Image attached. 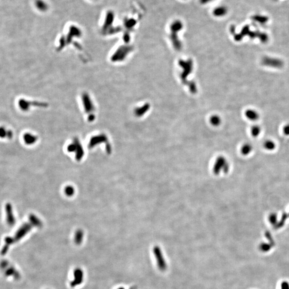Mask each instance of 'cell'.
Here are the masks:
<instances>
[{"mask_svg": "<svg viewBox=\"0 0 289 289\" xmlns=\"http://www.w3.org/2000/svg\"><path fill=\"white\" fill-rule=\"evenodd\" d=\"M230 170V164L226 158L223 156L217 158L214 163L213 170L214 174L218 175L221 173H228Z\"/></svg>", "mask_w": 289, "mask_h": 289, "instance_id": "cell-1", "label": "cell"}, {"mask_svg": "<svg viewBox=\"0 0 289 289\" xmlns=\"http://www.w3.org/2000/svg\"><path fill=\"white\" fill-rule=\"evenodd\" d=\"M261 63L263 66L275 69L282 68L284 65V62L281 59L269 56L263 57L261 60Z\"/></svg>", "mask_w": 289, "mask_h": 289, "instance_id": "cell-2", "label": "cell"}, {"mask_svg": "<svg viewBox=\"0 0 289 289\" xmlns=\"http://www.w3.org/2000/svg\"><path fill=\"white\" fill-rule=\"evenodd\" d=\"M245 116L247 119L252 121H257L260 115L258 113L257 111L254 109H248L245 112Z\"/></svg>", "mask_w": 289, "mask_h": 289, "instance_id": "cell-3", "label": "cell"}, {"mask_svg": "<svg viewBox=\"0 0 289 289\" xmlns=\"http://www.w3.org/2000/svg\"><path fill=\"white\" fill-rule=\"evenodd\" d=\"M263 147L266 151L271 152V151H274L276 149V144L272 140L267 139L264 141V143H263Z\"/></svg>", "mask_w": 289, "mask_h": 289, "instance_id": "cell-4", "label": "cell"}, {"mask_svg": "<svg viewBox=\"0 0 289 289\" xmlns=\"http://www.w3.org/2000/svg\"><path fill=\"white\" fill-rule=\"evenodd\" d=\"M253 147L250 143L243 144L241 148V153L244 156H247L252 152Z\"/></svg>", "mask_w": 289, "mask_h": 289, "instance_id": "cell-5", "label": "cell"}, {"mask_svg": "<svg viewBox=\"0 0 289 289\" xmlns=\"http://www.w3.org/2000/svg\"><path fill=\"white\" fill-rule=\"evenodd\" d=\"M154 253H155L156 257H157L158 259V264L159 265V267H161L160 268H161V269H164V268H164L165 267V263H164V260H163V258H162L161 252V251L160 250V249L158 247L155 248V249H154Z\"/></svg>", "mask_w": 289, "mask_h": 289, "instance_id": "cell-6", "label": "cell"}, {"mask_svg": "<svg viewBox=\"0 0 289 289\" xmlns=\"http://www.w3.org/2000/svg\"><path fill=\"white\" fill-rule=\"evenodd\" d=\"M268 220L269 221V222L270 223V224L275 227L277 225L278 222L279 221L278 215L275 213H271L268 215Z\"/></svg>", "mask_w": 289, "mask_h": 289, "instance_id": "cell-7", "label": "cell"}, {"mask_svg": "<svg viewBox=\"0 0 289 289\" xmlns=\"http://www.w3.org/2000/svg\"><path fill=\"white\" fill-rule=\"evenodd\" d=\"M288 217H289V216H288L287 213H284L283 214H282L281 219H279L278 223L277 224V225L276 226H275L274 228L275 229H277H277H279L282 228V227L285 225L287 219Z\"/></svg>", "mask_w": 289, "mask_h": 289, "instance_id": "cell-8", "label": "cell"}, {"mask_svg": "<svg viewBox=\"0 0 289 289\" xmlns=\"http://www.w3.org/2000/svg\"><path fill=\"white\" fill-rule=\"evenodd\" d=\"M252 20L257 22L259 24H265L268 22V18L267 16L261 15H255L252 17Z\"/></svg>", "mask_w": 289, "mask_h": 289, "instance_id": "cell-9", "label": "cell"}, {"mask_svg": "<svg viewBox=\"0 0 289 289\" xmlns=\"http://www.w3.org/2000/svg\"><path fill=\"white\" fill-rule=\"evenodd\" d=\"M35 5L37 8L42 11H46L48 9V5L43 0H37Z\"/></svg>", "mask_w": 289, "mask_h": 289, "instance_id": "cell-10", "label": "cell"}, {"mask_svg": "<svg viewBox=\"0 0 289 289\" xmlns=\"http://www.w3.org/2000/svg\"><path fill=\"white\" fill-rule=\"evenodd\" d=\"M272 247H273L269 243L262 242L260 243L259 245V250L264 253L269 252Z\"/></svg>", "mask_w": 289, "mask_h": 289, "instance_id": "cell-11", "label": "cell"}, {"mask_svg": "<svg viewBox=\"0 0 289 289\" xmlns=\"http://www.w3.org/2000/svg\"><path fill=\"white\" fill-rule=\"evenodd\" d=\"M261 128L258 125H253L251 129V135L254 138L258 137L261 134Z\"/></svg>", "mask_w": 289, "mask_h": 289, "instance_id": "cell-12", "label": "cell"}, {"mask_svg": "<svg viewBox=\"0 0 289 289\" xmlns=\"http://www.w3.org/2000/svg\"><path fill=\"white\" fill-rule=\"evenodd\" d=\"M227 12L226 8L221 7L218 8L214 10V15L217 16H222L225 15Z\"/></svg>", "mask_w": 289, "mask_h": 289, "instance_id": "cell-13", "label": "cell"}, {"mask_svg": "<svg viewBox=\"0 0 289 289\" xmlns=\"http://www.w3.org/2000/svg\"><path fill=\"white\" fill-rule=\"evenodd\" d=\"M265 236H266V237L268 241V243H269L272 246V247H274L275 245V242L274 239L272 237V235H271L270 232L269 231H266L265 232Z\"/></svg>", "mask_w": 289, "mask_h": 289, "instance_id": "cell-14", "label": "cell"}, {"mask_svg": "<svg viewBox=\"0 0 289 289\" xmlns=\"http://www.w3.org/2000/svg\"><path fill=\"white\" fill-rule=\"evenodd\" d=\"M211 123L212 124V125L217 126V125H218L220 124V119L219 117L214 116L212 117L211 118Z\"/></svg>", "mask_w": 289, "mask_h": 289, "instance_id": "cell-15", "label": "cell"}, {"mask_svg": "<svg viewBox=\"0 0 289 289\" xmlns=\"http://www.w3.org/2000/svg\"><path fill=\"white\" fill-rule=\"evenodd\" d=\"M282 131L285 136H289V123L285 124L282 129Z\"/></svg>", "mask_w": 289, "mask_h": 289, "instance_id": "cell-16", "label": "cell"}, {"mask_svg": "<svg viewBox=\"0 0 289 289\" xmlns=\"http://www.w3.org/2000/svg\"><path fill=\"white\" fill-rule=\"evenodd\" d=\"M281 289H289V283L287 281L282 282L281 285Z\"/></svg>", "mask_w": 289, "mask_h": 289, "instance_id": "cell-17", "label": "cell"}, {"mask_svg": "<svg viewBox=\"0 0 289 289\" xmlns=\"http://www.w3.org/2000/svg\"><path fill=\"white\" fill-rule=\"evenodd\" d=\"M207 1H208V2H210V1H211V0H207Z\"/></svg>", "mask_w": 289, "mask_h": 289, "instance_id": "cell-18", "label": "cell"}, {"mask_svg": "<svg viewBox=\"0 0 289 289\" xmlns=\"http://www.w3.org/2000/svg\"><path fill=\"white\" fill-rule=\"evenodd\" d=\"M287 215H288V216H289V213H287Z\"/></svg>", "mask_w": 289, "mask_h": 289, "instance_id": "cell-19", "label": "cell"}]
</instances>
